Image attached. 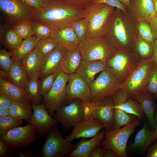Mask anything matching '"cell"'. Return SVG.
Wrapping results in <instances>:
<instances>
[{
  "instance_id": "6da1fadb",
  "label": "cell",
  "mask_w": 157,
  "mask_h": 157,
  "mask_svg": "<svg viewBox=\"0 0 157 157\" xmlns=\"http://www.w3.org/2000/svg\"><path fill=\"white\" fill-rule=\"evenodd\" d=\"M138 33L135 21L117 8L109 16L104 27L103 36L117 51H134Z\"/></svg>"
},
{
  "instance_id": "7a4b0ae2",
  "label": "cell",
  "mask_w": 157,
  "mask_h": 157,
  "mask_svg": "<svg viewBox=\"0 0 157 157\" xmlns=\"http://www.w3.org/2000/svg\"><path fill=\"white\" fill-rule=\"evenodd\" d=\"M87 9L72 5L64 0H48L45 6L33 8L32 20L55 28L70 26L72 22L84 18Z\"/></svg>"
},
{
  "instance_id": "3957f363",
  "label": "cell",
  "mask_w": 157,
  "mask_h": 157,
  "mask_svg": "<svg viewBox=\"0 0 157 157\" xmlns=\"http://www.w3.org/2000/svg\"><path fill=\"white\" fill-rule=\"evenodd\" d=\"M46 136L45 142L37 152V156L62 157L74 150L78 143L74 144L63 138L58 126L51 128Z\"/></svg>"
},
{
  "instance_id": "277c9868",
  "label": "cell",
  "mask_w": 157,
  "mask_h": 157,
  "mask_svg": "<svg viewBox=\"0 0 157 157\" xmlns=\"http://www.w3.org/2000/svg\"><path fill=\"white\" fill-rule=\"evenodd\" d=\"M82 60L107 61L113 57L117 50L103 36L86 39L79 47Z\"/></svg>"
},
{
  "instance_id": "5b68a950",
  "label": "cell",
  "mask_w": 157,
  "mask_h": 157,
  "mask_svg": "<svg viewBox=\"0 0 157 157\" xmlns=\"http://www.w3.org/2000/svg\"><path fill=\"white\" fill-rule=\"evenodd\" d=\"M140 120L137 118L132 122L119 128L110 131L105 130L104 139L101 143L104 149H110L116 152L119 157H127L126 151L129 139L140 124Z\"/></svg>"
},
{
  "instance_id": "8992f818",
  "label": "cell",
  "mask_w": 157,
  "mask_h": 157,
  "mask_svg": "<svg viewBox=\"0 0 157 157\" xmlns=\"http://www.w3.org/2000/svg\"><path fill=\"white\" fill-rule=\"evenodd\" d=\"M83 104L85 108V119L92 117L104 127L106 131L112 130L114 104L111 96H107L95 102Z\"/></svg>"
},
{
  "instance_id": "52a82bcc",
  "label": "cell",
  "mask_w": 157,
  "mask_h": 157,
  "mask_svg": "<svg viewBox=\"0 0 157 157\" xmlns=\"http://www.w3.org/2000/svg\"><path fill=\"white\" fill-rule=\"evenodd\" d=\"M33 8L23 0H0V9L4 15L7 28L13 27L24 21H32Z\"/></svg>"
},
{
  "instance_id": "ba28073f",
  "label": "cell",
  "mask_w": 157,
  "mask_h": 157,
  "mask_svg": "<svg viewBox=\"0 0 157 157\" xmlns=\"http://www.w3.org/2000/svg\"><path fill=\"white\" fill-rule=\"evenodd\" d=\"M154 64L151 58L141 60L128 78L121 83L119 89L124 91L129 98H132L144 90Z\"/></svg>"
},
{
  "instance_id": "9c48e42d",
  "label": "cell",
  "mask_w": 157,
  "mask_h": 157,
  "mask_svg": "<svg viewBox=\"0 0 157 157\" xmlns=\"http://www.w3.org/2000/svg\"><path fill=\"white\" fill-rule=\"evenodd\" d=\"M140 60L137 54L134 51H117L113 57L106 61V63L107 66L111 69L122 83L131 75Z\"/></svg>"
},
{
  "instance_id": "30bf717a",
  "label": "cell",
  "mask_w": 157,
  "mask_h": 157,
  "mask_svg": "<svg viewBox=\"0 0 157 157\" xmlns=\"http://www.w3.org/2000/svg\"><path fill=\"white\" fill-rule=\"evenodd\" d=\"M40 138L35 126L29 123L25 126L11 129L0 139L7 146L15 151L28 147Z\"/></svg>"
},
{
  "instance_id": "8fae6325",
  "label": "cell",
  "mask_w": 157,
  "mask_h": 157,
  "mask_svg": "<svg viewBox=\"0 0 157 157\" xmlns=\"http://www.w3.org/2000/svg\"><path fill=\"white\" fill-rule=\"evenodd\" d=\"M86 9L89 25L86 39L103 36L104 25L115 7L104 3H91Z\"/></svg>"
},
{
  "instance_id": "7c38bea8",
  "label": "cell",
  "mask_w": 157,
  "mask_h": 157,
  "mask_svg": "<svg viewBox=\"0 0 157 157\" xmlns=\"http://www.w3.org/2000/svg\"><path fill=\"white\" fill-rule=\"evenodd\" d=\"M122 82L116 76L111 69L107 66L99 76L89 85L92 102L101 100L108 96H112L119 89Z\"/></svg>"
},
{
  "instance_id": "4fadbf2b",
  "label": "cell",
  "mask_w": 157,
  "mask_h": 157,
  "mask_svg": "<svg viewBox=\"0 0 157 157\" xmlns=\"http://www.w3.org/2000/svg\"><path fill=\"white\" fill-rule=\"evenodd\" d=\"M69 75L60 71L52 88L42 97V101L49 114L54 113L66 105V88Z\"/></svg>"
},
{
  "instance_id": "5bb4252c",
  "label": "cell",
  "mask_w": 157,
  "mask_h": 157,
  "mask_svg": "<svg viewBox=\"0 0 157 157\" xmlns=\"http://www.w3.org/2000/svg\"><path fill=\"white\" fill-rule=\"evenodd\" d=\"M52 117L61 124L65 131H68L74 124L85 120V107L80 100L74 99L56 111Z\"/></svg>"
},
{
  "instance_id": "9a60e30c",
  "label": "cell",
  "mask_w": 157,
  "mask_h": 157,
  "mask_svg": "<svg viewBox=\"0 0 157 157\" xmlns=\"http://www.w3.org/2000/svg\"><path fill=\"white\" fill-rule=\"evenodd\" d=\"M78 99L84 104L92 101V98L89 85L76 72L69 74L66 88V105L74 99Z\"/></svg>"
},
{
  "instance_id": "2e32d148",
  "label": "cell",
  "mask_w": 157,
  "mask_h": 157,
  "mask_svg": "<svg viewBox=\"0 0 157 157\" xmlns=\"http://www.w3.org/2000/svg\"><path fill=\"white\" fill-rule=\"evenodd\" d=\"M31 104L34 114L28 122L35 126L38 134L43 138L52 128L58 126L59 122L49 114L43 102L39 105Z\"/></svg>"
},
{
  "instance_id": "e0dca14e",
  "label": "cell",
  "mask_w": 157,
  "mask_h": 157,
  "mask_svg": "<svg viewBox=\"0 0 157 157\" xmlns=\"http://www.w3.org/2000/svg\"><path fill=\"white\" fill-rule=\"evenodd\" d=\"M67 50L59 44L57 47L43 55L40 67L39 77L61 71Z\"/></svg>"
},
{
  "instance_id": "ac0fdd59",
  "label": "cell",
  "mask_w": 157,
  "mask_h": 157,
  "mask_svg": "<svg viewBox=\"0 0 157 157\" xmlns=\"http://www.w3.org/2000/svg\"><path fill=\"white\" fill-rule=\"evenodd\" d=\"M157 139V133L155 130L150 129L145 117L142 128L137 133L133 142L129 145V151L131 153L144 154Z\"/></svg>"
},
{
  "instance_id": "d6986e66",
  "label": "cell",
  "mask_w": 157,
  "mask_h": 157,
  "mask_svg": "<svg viewBox=\"0 0 157 157\" xmlns=\"http://www.w3.org/2000/svg\"><path fill=\"white\" fill-rule=\"evenodd\" d=\"M73 127L71 133L66 138L67 140L71 142L79 138H92L104 128L92 117L82 121L74 123Z\"/></svg>"
},
{
  "instance_id": "ffe728a7",
  "label": "cell",
  "mask_w": 157,
  "mask_h": 157,
  "mask_svg": "<svg viewBox=\"0 0 157 157\" xmlns=\"http://www.w3.org/2000/svg\"><path fill=\"white\" fill-rule=\"evenodd\" d=\"M153 0H133L129 8V15L135 21L139 19H143L150 24L156 16Z\"/></svg>"
},
{
  "instance_id": "44dd1931",
  "label": "cell",
  "mask_w": 157,
  "mask_h": 157,
  "mask_svg": "<svg viewBox=\"0 0 157 157\" xmlns=\"http://www.w3.org/2000/svg\"><path fill=\"white\" fill-rule=\"evenodd\" d=\"M132 98L140 104L150 129L155 130L156 127L155 112L157 107L156 99L144 90Z\"/></svg>"
},
{
  "instance_id": "7402d4cb",
  "label": "cell",
  "mask_w": 157,
  "mask_h": 157,
  "mask_svg": "<svg viewBox=\"0 0 157 157\" xmlns=\"http://www.w3.org/2000/svg\"><path fill=\"white\" fill-rule=\"evenodd\" d=\"M107 68L106 61L101 60H82L76 72L89 85L95 75Z\"/></svg>"
},
{
  "instance_id": "603a6c76",
  "label": "cell",
  "mask_w": 157,
  "mask_h": 157,
  "mask_svg": "<svg viewBox=\"0 0 157 157\" xmlns=\"http://www.w3.org/2000/svg\"><path fill=\"white\" fill-rule=\"evenodd\" d=\"M50 36L67 49L78 47L81 42L70 26L53 28Z\"/></svg>"
},
{
  "instance_id": "cb8c5ba5",
  "label": "cell",
  "mask_w": 157,
  "mask_h": 157,
  "mask_svg": "<svg viewBox=\"0 0 157 157\" xmlns=\"http://www.w3.org/2000/svg\"><path fill=\"white\" fill-rule=\"evenodd\" d=\"M105 132V131H102L89 140H86L85 138H81L76 148L66 156L88 157L90 154L95 147L101 145V142L104 138Z\"/></svg>"
},
{
  "instance_id": "d4e9b609",
  "label": "cell",
  "mask_w": 157,
  "mask_h": 157,
  "mask_svg": "<svg viewBox=\"0 0 157 157\" xmlns=\"http://www.w3.org/2000/svg\"><path fill=\"white\" fill-rule=\"evenodd\" d=\"M0 90L14 101L31 104L29 97L25 89L8 81L0 78Z\"/></svg>"
},
{
  "instance_id": "484cf974",
  "label": "cell",
  "mask_w": 157,
  "mask_h": 157,
  "mask_svg": "<svg viewBox=\"0 0 157 157\" xmlns=\"http://www.w3.org/2000/svg\"><path fill=\"white\" fill-rule=\"evenodd\" d=\"M43 56L35 49L27 54L21 60L28 81L35 76H39L40 67Z\"/></svg>"
},
{
  "instance_id": "4316f807",
  "label": "cell",
  "mask_w": 157,
  "mask_h": 157,
  "mask_svg": "<svg viewBox=\"0 0 157 157\" xmlns=\"http://www.w3.org/2000/svg\"><path fill=\"white\" fill-rule=\"evenodd\" d=\"M7 74L8 81L25 89L28 80L21 60L13 61L11 67L7 72Z\"/></svg>"
},
{
  "instance_id": "83f0119b",
  "label": "cell",
  "mask_w": 157,
  "mask_h": 157,
  "mask_svg": "<svg viewBox=\"0 0 157 157\" xmlns=\"http://www.w3.org/2000/svg\"><path fill=\"white\" fill-rule=\"evenodd\" d=\"M82 60L78 47L67 49L63 60L61 71L69 75L76 72Z\"/></svg>"
},
{
  "instance_id": "f1b7e54d",
  "label": "cell",
  "mask_w": 157,
  "mask_h": 157,
  "mask_svg": "<svg viewBox=\"0 0 157 157\" xmlns=\"http://www.w3.org/2000/svg\"><path fill=\"white\" fill-rule=\"evenodd\" d=\"M40 39L35 36L25 39L17 48L10 50L13 61L21 60L27 54L35 49Z\"/></svg>"
},
{
  "instance_id": "f546056e",
  "label": "cell",
  "mask_w": 157,
  "mask_h": 157,
  "mask_svg": "<svg viewBox=\"0 0 157 157\" xmlns=\"http://www.w3.org/2000/svg\"><path fill=\"white\" fill-rule=\"evenodd\" d=\"M33 108L31 104H26L13 101L9 110L10 115L18 119H31L33 114Z\"/></svg>"
},
{
  "instance_id": "4dcf8cb0",
  "label": "cell",
  "mask_w": 157,
  "mask_h": 157,
  "mask_svg": "<svg viewBox=\"0 0 157 157\" xmlns=\"http://www.w3.org/2000/svg\"><path fill=\"white\" fill-rule=\"evenodd\" d=\"M153 49V43L143 39L138 34L134 51L137 54L140 60L151 58Z\"/></svg>"
},
{
  "instance_id": "1f68e13d",
  "label": "cell",
  "mask_w": 157,
  "mask_h": 157,
  "mask_svg": "<svg viewBox=\"0 0 157 157\" xmlns=\"http://www.w3.org/2000/svg\"><path fill=\"white\" fill-rule=\"evenodd\" d=\"M39 76H35L29 80L25 89L30 100L31 104L39 105L41 104L42 96L40 94Z\"/></svg>"
},
{
  "instance_id": "d6a6232c",
  "label": "cell",
  "mask_w": 157,
  "mask_h": 157,
  "mask_svg": "<svg viewBox=\"0 0 157 157\" xmlns=\"http://www.w3.org/2000/svg\"><path fill=\"white\" fill-rule=\"evenodd\" d=\"M0 40L5 47L10 50L18 47L23 40L17 35L13 27H9L5 31Z\"/></svg>"
},
{
  "instance_id": "836d02e7",
  "label": "cell",
  "mask_w": 157,
  "mask_h": 157,
  "mask_svg": "<svg viewBox=\"0 0 157 157\" xmlns=\"http://www.w3.org/2000/svg\"><path fill=\"white\" fill-rule=\"evenodd\" d=\"M23 123V120L17 119L11 115L0 117V137L11 129L21 126Z\"/></svg>"
},
{
  "instance_id": "e575fe53",
  "label": "cell",
  "mask_w": 157,
  "mask_h": 157,
  "mask_svg": "<svg viewBox=\"0 0 157 157\" xmlns=\"http://www.w3.org/2000/svg\"><path fill=\"white\" fill-rule=\"evenodd\" d=\"M138 35L143 39L152 43L155 39L154 38L151 26L146 21L141 19L135 21Z\"/></svg>"
},
{
  "instance_id": "d590c367",
  "label": "cell",
  "mask_w": 157,
  "mask_h": 157,
  "mask_svg": "<svg viewBox=\"0 0 157 157\" xmlns=\"http://www.w3.org/2000/svg\"><path fill=\"white\" fill-rule=\"evenodd\" d=\"M89 25V20L87 16L72 22L70 25L81 42L84 41L86 38Z\"/></svg>"
},
{
  "instance_id": "8d00e7d4",
  "label": "cell",
  "mask_w": 157,
  "mask_h": 157,
  "mask_svg": "<svg viewBox=\"0 0 157 157\" xmlns=\"http://www.w3.org/2000/svg\"><path fill=\"white\" fill-rule=\"evenodd\" d=\"M144 90L153 97L157 101V68L154 63Z\"/></svg>"
},
{
  "instance_id": "74e56055",
  "label": "cell",
  "mask_w": 157,
  "mask_h": 157,
  "mask_svg": "<svg viewBox=\"0 0 157 157\" xmlns=\"http://www.w3.org/2000/svg\"><path fill=\"white\" fill-rule=\"evenodd\" d=\"M59 45L57 41L50 36L40 39L35 49L43 55L53 50Z\"/></svg>"
},
{
  "instance_id": "f35d334b",
  "label": "cell",
  "mask_w": 157,
  "mask_h": 157,
  "mask_svg": "<svg viewBox=\"0 0 157 157\" xmlns=\"http://www.w3.org/2000/svg\"><path fill=\"white\" fill-rule=\"evenodd\" d=\"M31 22L23 21L13 27L15 32L21 39H25L35 36Z\"/></svg>"
},
{
  "instance_id": "ab89813d",
  "label": "cell",
  "mask_w": 157,
  "mask_h": 157,
  "mask_svg": "<svg viewBox=\"0 0 157 157\" xmlns=\"http://www.w3.org/2000/svg\"><path fill=\"white\" fill-rule=\"evenodd\" d=\"M59 72H54L40 78L41 79L39 81L40 92L42 97L45 95L51 89Z\"/></svg>"
},
{
  "instance_id": "60d3db41",
  "label": "cell",
  "mask_w": 157,
  "mask_h": 157,
  "mask_svg": "<svg viewBox=\"0 0 157 157\" xmlns=\"http://www.w3.org/2000/svg\"><path fill=\"white\" fill-rule=\"evenodd\" d=\"M35 36L41 39L50 36L53 28L45 25L33 21L31 22Z\"/></svg>"
},
{
  "instance_id": "b9f144b4",
  "label": "cell",
  "mask_w": 157,
  "mask_h": 157,
  "mask_svg": "<svg viewBox=\"0 0 157 157\" xmlns=\"http://www.w3.org/2000/svg\"><path fill=\"white\" fill-rule=\"evenodd\" d=\"M13 63L11 54L5 49L0 51V69L8 72L11 67Z\"/></svg>"
},
{
  "instance_id": "7bdbcfd3",
  "label": "cell",
  "mask_w": 157,
  "mask_h": 157,
  "mask_svg": "<svg viewBox=\"0 0 157 157\" xmlns=\"http://www.w3.org/2000/svg\"><path fill=\"white\" fill-rule=\"evenodd\" d=\"M92 3L96 4L106 3L110 6L120 9L125 13L128 14L125 8V6L119 0H93Z\"/></svg>"
},
{
  "instance_id": "ee69618b",
  "label": "cell",
  "mask_w": 157,
  "mask_h": 157,
  "mask_svg": "<svg viewBox=\"0 0 157 157\" xmlns=\"http://www.w3.org/2000/svg\"><path fill=\"white\" fill-rule=\"evenodd\" d=\"M16 155L15 151L7 146L0 139V157H14Z\"/></svg>"
},
{
  "instance_id": "f6af8a7d",
  "label": "cell",
  "mask_w": 157,
  "mask_h": 157,
  "mask_svg": "<svg viewBox=\"0 0 157 157\" xmlns=\"http://www.w3.org/2000/svg\"><path fill=\"white\" fill-rule=\"evenodd\" d=\"M29 6L35 8L44 7L47 5L48 0H23Z\"/></svg>"
},
{
  "instance_id": "bcb514c9",
  "label": "cell",
  "mask_w": 157,
  "mask_h": 157,
  "mask_svg": "<svg viewBox=\"0 0 157 157\" xmlns=\"http://www.w3.org/2000/svg\"><path fill=\"white\" fill-rule=\"evenodd\" d=\"M14 101L0 90V107L9 109Z\"/></svg>"
},
{
  "instance_id": "7dc6e473",
  "label": "cell",
  "mask_w": 157,
  "mask_h": 157,
  "mask_svg": "<svg viewBox=\"0 0 157 157\" xmlns=\"http://www.w3.org/2000/svg\"><path fill=\"white\" fill-rule=\"evenodd\" d=\"M74 6L86 9L92 3L93 0H64Z\"/></svg>"
},
{
  "instance_id": "c3c4849f",
  "label": "cell",
  "mask_w": 157,
  "mask_h": 157,
  "mask_svg": "<svg viewBox=\"0 0 157 157\" xmlns=\"http://www.w3.org/2000/svg\"><path fill=\"white\" fill-rule=\"evenodd\" d=\"M105 150L101 145L97 146L93 149L88 157H104Z\"/></svg>"
},
{
  "instance_id": "681fc988",
  "label": "cell",
  "mask_w": 157,
  "mask_h": 157,
  "mask_svg": "<svg viewBox=\"0 0 157 157\" xmlns=\"http://www.w3.org/2000/svg\"><path fill=\"white\" fill-rule=\"evenodd\" d=\"M146 153V157H157V139L149 147Z\"/></svg>"
},
{
  "instance_id": "f907efd6",
  "label": "cell",
  "mask_w": 157,
  "mask_h": 157,
  "mask_svg": "<svg viewBox=\"0 0 157 157\" xmlns=\"http://www.w3.org/2000/svg\"><path fill=\"white\" fill-rule=\"evenodd\" d=\"M18 156L20 157H37V155L33 154L32 150L30 147H28L26 150L19 152Z\"/></svg>"
},
{
  "instance_id": "816d5d0a",
  "label": "cell",
  "mask_w": 157,
  "mask_h": 157,
  "mask_svg": "<svg viewBox=\"0 0 157 157\" xmlns=\"http://www.w3.org/2000/svg\"><path fill=\"white\" fill-rule=\"evenodd\" d=\"M153 49L151 58L157 68V39H155L153 43Z\"/></svg>"
},
{
  "instance_id": "f5cc1de1",
  "label": "cell",
  "mask_w": 157,
  "mask_h": 157,
  "mask_svg": "<svg viewBox=\"0 0 157 157\" xmlns=\"http://www.w3.org/2000/svg\"><path fill=\"white\" fill-rule=\"evenodd\" d=\"M152 33L154 39H157V15L151 24Z\"/></svg>"
},
{
  "instance_id": "db71d44e",
  "label": "cell",
  "mask_w": 157,
  "mask_h": 157,
  "mask_svg": "<svg viewBox=\"0 0 157 157\" xmlns=\"http://www.w3.org/2000/svg\"><path fill=\"white\" fill-rule=\"evenodd\" d=\"M104 157H119L115 151L110 149H105Z\"/></svg>"
},
{
  "instance_id": "11a10c76",
  "label": "cell",
  "mask_w": 157,
  "mask_h": 157,
  "mask_svg": "<svg viewBox=\"0 0 157 157\" xmlns=\"http://www.w3.org/2000/svg\"><path fill=\"white\" fill-rule=\"evenodd\" d=\"M10 115L9 109L0 107V117Z\"/></svg>"
},
{
  "instance_id": "9f6ffc18",
  "label": "cell",
  "mask_w": 157,
  "mask_h": 157,
  "mask_svg": "<svg viewBox=\"0 0 157 157\" xmlns=\"http://www.w3.org/2000/svg\"><path fill=\"white\" fill-rule=\"evenodd\" d=\"M0 76L1 78L6 80H8L7 72L0 69Z\"/></svg>"
},
{
  "instance_id": "6f0895ef",
  "label": "cell",
  "mask_w": 157,
  "mask_h": 157,
  "mask_svg": "<svg viewBox=\"0 0 157 157\" xmlns=\"http://www.w3.org/2000/svg\"><path fill=\"white\" fill-rule=\"evenodd\" d=\"M119 1L123 4L126 7L129 8V6L130 0H119Z\"/></svg>"
},
{
  "instance_id": "680465c9",
  "label": "cell",
  "mask_w": 157,
  "mask_h": 157,
  "mask_svg": "<svg viewBox=\"0 0 157 157\" xmlns=\"http://www.w3.org/2000/svg\"><path fill=\"white\" fill-rule=\"evenodd\" d=\"M154 9L155 12L157 15V0H156L154 6Z\"/></svg>"
},
{
  "instance_id": "91938a15",
  "label": "cell",
  "mask_w": 157,
  "mask_h": 157,
  "mask_svg": "<svg viewBox=\"0 0 157 157\" xmlns=\"http://www.w3.org/2000/svg\"><path fill=\"white\" fill-rule=\"evenodd\" d=\"M155 118L156 122V127L155 130L157 133V107L156 108L155 112Z\"/></svg>"
}]
</instances>
